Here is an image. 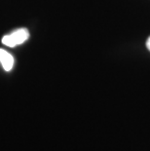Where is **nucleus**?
<instances>
[{
  "instance_id": "f257e3e1",
  "label": "nucleus",
  "mask_w": 150,
  "mask_h": 151,
  "mask_svg": "<svg viewBox=\"0 0 150 151\" xmlns=\"http://www.w3.org/2000/svg\"><path fill=\"white\" fill-rule=\"evenodd\" d=\"M29 38V32L27 28H20L2 38V43L8 47H15L24 43Z\"/></svg>"
},
{
  "instance_id": "f03ea898",
  "label": "nucleus",
  "mask_w": 150,
  "mask_h": 151,
  "mask_svg": "<svg viewBox=\"0 0 150 151\" xmlns=\"http://www.w3.org/2000/svg\"><path fill=\"white\" fill-rule=\"evenodd\" d=\"M14 58L5 50L0 49V63L5 71H10L14 66Z\"/></svg>"
},
{
  "instance_id": "7ed1b4c3",
  "label": "nucleus",
  "mask_w": 150,
  "mask_h": 151,
  "mask_svg": "<svg viewBox=\"0 0 150 151\" xmlns=\"http://www.w3.org/2000/svg\"><path fill=\"white\" fill-rule=\"evenodd\" d=\"M146 47H147V49L150 51V36L148 37L147 41H146Z\"/></svg>"
}]
</instances>
